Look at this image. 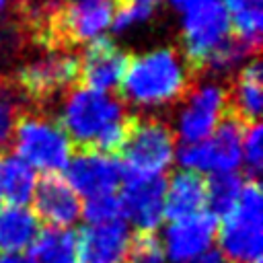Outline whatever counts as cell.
Instances as JSON below:
<instances>
[{
    "label": "cell",
    "mask_w": 263,
    "mask_h": 263,
    "mask_svg": "<svg viewBox=\"0 0 263 263\" xmlns=\"http://www.w3.org/2000/svg\"><path fill=\"white\" fill-rule=\"evenodd\" d=\"M205 210V179L193 171H177L166 181L164 208L166 220L175 222Z\"/></svg>",
    "instance_id": "e0dca14e"
},
{
    "label": "cell",
    "mask_w": 263,
    "mask_h": 263,
    "mask_svg": "<svg viewBox=\"0 0 263 263\" xmlns=\"http://www.w3.org/2000/svg\"><path fill=\"white\" fill-rule=\"evenodd\" d=\"M242 177L234 173H214L205 181V210L218 220L230 214L242 191Z\"/></svg>",
    "instance_id": "44dd1931"
},
{
    "label": "cell",
    "mask_w": 263,
    "mask_h": 263,
    "mask_svg": "<svg viewBox=\"0 0 263 263\" xmlns=\"http://www.w3.org/2000/svg\"><path fill=\"white\" fill-rule=\"evenodd\" d=\"M263 80L259 60L247 62L236 74L234 82L226 86V113L242 127L259 123L263 107Z\"/></svg>",
    "instance_id": "2e32d148"
},
{
    "label": "cell",
    "mask_w": 263,
    "mask_h": 263,
    "mask_svg": "<svg viewBox=\"0 0 263 263\" xmlns=\"http://www.w3.org/2000/svg\"><path fill=\"white\" fill-rule=\"evenodd\" d=\"M197 82L195 72L175 47H158L140 55H129L121 86V103L138 109H158L179 105Z\"/></svg>",
    "instance_id": "6da1fadb"
},
{
    "label": "cell",
    "mask_w": 263,
    "mask_h": 263,
    "mask_svg": "<svg viewBox=\"0 0 263 263\" xmlns=\"http://www.w3.org/2000/svg\"><path fill=\"white\" fill-rule=\"evenodd\" d=\"M218 238V251L226 263H263V197L259 181H245L234 210L222 218Z\"/></svg>",
    "instance_id": "5b68a950"
},
{
    "label": "cell",
    "mask_w": 263,
    "mask_h": 263,
    "mask_svg": "<svg viewBox=\"0 0 263 263\" xmlns=\"http://www.w3.org/2000/svg\"><path fill=\"white\" fill-rule=\"evenodd\" d=\"M33 214L47 228L68 230L82 218V201L60 173H43L33 193Z\"/></svg>",
    "instance_id": "4fadbf2b"
},
{
    "label": "cell",
    "mask_w": 263,
    "mask_h": 263,
    "mask_svg": "<svg viewBox=\"0 0 263 263\" xmlns=\"http://www.w3.org/2000/svg\"><path fill=\"white\" fill-rule=\"evenodd\" d=\"M66 183L84 199L115 195L123 183V166L115 156L95 150H76L66 166Z\"/></svg>",
    "instance_id": "30bf717a"
},
{
    "label": "cell",
    "mask_w": 263,
    "mask_h": 263,
    "mask_svg": "<svg viewBox=\"0 0 263 263\" xmlns=\"http://www.w3.org/2000/svg\"><path fill=\"white\" fill-rule=\"evenodd\" d=\"M242 125L234 121L228 113L220 125L197 144H183L177 158L185 171L193 173H234L240 162V142Z\"/></svg>",
    "instance_id": "9c48e42d"
},
{
    "label": "cell",
    "mask_w": 263,
    "mask_h": 263,
    "mask_svg": "<svg viewBox=\"0 0 263 263\" xmlns=\"http://www.w3.org/2000/svg\"><path fill=\"white\" fill-rule=\"evenodd\" d=\"M129 55L121 51L109 37H97L86 43L78 55L80 64V86L109 92L119 86Z\"/></svg>",
    "instance_id": "5bb4252c"
},
{
    "label": "cell",
    "mask_w": 263,
    "mask_h": 263,
    "mask_svg": "<svg viewBox=\"0 0 263 263\" xmlns=\"http://www.w3.org/2000/svg\"><path fill=\"white\" fill-rule=\"evenodd\" d=\"M164 177L123 175L121 193L117 195L121 201L123 220H129L136 230H156L164 220Z\"/></svg>",
    "instance_id": "8fae6325"
},
{
    "label": "cell",
    "mask_w": 263,
    "mask_h": 263,
    "mask_svg": "<svg viewBox=\"0 0 263 263\" xmlns=\"http://www.w3.org/2000/svg\"><path fill=\"white\" fill-rule=\"evenodd\" d=\"M129 230L125 220L84 226L76 232L78 263H121Z\"/></svg>",
    "instance_id": "9a60e30c"
},
{
    "label": "cell",
    "mask_w": 263,
    "mask_h": 263,
    "mask_svg": "<svg viewBox=\"0 0 263 263\" xmlns=\"http://www.w3.org/2000/svg\"><path fill=\"white\" fill-rule=\"evenodd\" d=\"M160 0H115V12L111 21V29L115 33H123L127 27L148 21Z\"/></svg>",
    "instance_id": "603a6c76"
},
{
    "label": "cell",
    "mask_w": 263,
    "mask_h": 263,
    "mask_svg": "<svg viewBox=\"0 0 263 263\" xmlns=\"http://www.w3.org/2000/svg\"><path fill=\"white\" fill-rule=\"evenodd\" d=\"M263 129L259 123H253L242 129V142H240V158L245 160L247 179L259 181V173L263 166V146H261Z\"/></svg>",
    "instance_id": "d4e9b609"
},
{
    "label": "cell",
    "mask_w": 263,
    "mask_h": 263,
    "mask_svg": "<svg viewBox=\"0 0 263 263\" xmlns=\"http://www.w3.org/2000/svg\"><path fill=\"white\" fill-rule=\"evenodd\" d=\"M23 109L25 107L21 103V95L8 84H0V152L10 146L12 129Z\"/></svg>",
    "instance_id": "cb8c5ba5"
},
{
    "label": "cell",
    "mask_w": 263,
    "mask_h": 263,
    "mask_svg": "<svg viewBox=\"0 0 263 263\" xmlns=\"http://www.w3.org/2000/svg\"><path fill=\"white\" fill-rule=\"evenodd\" d=\"M0 263H35L27 253H0Z\"/></svg>",
    "instance_id": "83f0119b"
},
{
    "label": "cell",
    "mask_w": 263,
    "mask_h": 263,
    "mask_svg": "<svg viewBox=\"0 0 263 263\" xmlns=\"http://www.w3.org/2000/svg\"><path fill=\"white\" fill-rule=\"evenodd\" d=\"M164 245L156 230H136L129 234L121 263H164Z\"/></svg>",
    "instance_id": "7402d4cb"
},
{
    "label": "cell",
    "mask_w": 263,
    "mask_h": 263,
    "mask_svg": "<svg viewBox=\"0 0 263 263\" xmlns=\"http://www.w3.org/2000/svg\"><path fill=\"white\" fill-rule=\"evenodd\" d=\"M80 84V64L74 51H39L27 58L14 72L12 86L21 99L29 101L33 109L47 111L51 103L64 99Z\"/></svg>",
    "instance_id": "7a4b0ae2"
},
{
    "label": "cell",
    "mask_w": 263,
    "mask_h": 263,
    "mask_svg": "<svg viewBox=\"0 0 263 263\" xmlns=\"http://www.w3.org/2000/svg\"><path fill=\"white\" fill-rule=\"evenodd\" d=\"M39 232V220L29 208H0V251L23 253Z\"/></svg>",
    "instance_id": "d6986e66"
},
{
    "label": "cell",
    "mask_w": 263,
    "mask_h": 263,
    "mask_svg": "<svg viewBox=\"0 0 263 263\" xmlns=\"http://www.w3.org/2000/svg\"><path fill=\"white\" fill-rule=\"evenodd\" d=\"M82 218L86 220L88 226H99V224L123 220L121 201L117 195H103V197L86 199L82 203Z\"/></svg>",
    "instance_id": "484cf974"
},
{
    "label": "cell",
    "mask_w": 263,
    "mask_h": 263,
    "mask_svg": "<svg viewBox=\"0 0 263 263\" xmlns=\"http://www.w3.org/2000/svg\"><path fill=\"white\" fill-rule=\"evenodd\" d=\"M27 255L35 263H78L76 232L45 226L29 245Z\"/></svg>",
    "instance_id": "ffe728a7"
},
{
    "label": "cell",
    "mask_w": 263,
    "mask_h": 263,
    "mask_svg": "<svg viewBox=\"0 0 263 263\" xmlns=\"http://www.w3.org/2000/svg\"><path fill=\"white\" fill-rule=\"evenodd\" d=\"M171 6H175L177 10H189L191 6H195L197 2H201V0H166Z\"/></svg>",
    "instance_id": "f1b7e54d"
},
{
    "label": "cell",
    "mask_w": 263,
    "mask_h": 263,
    "mask_svg": "<svg viewBox=\"0 0 263 263\" xmlns=\"http://www.w3.org/2000/svg\"><path fill=\"white\" fill-rule=\"evenodd\" d=\"M175 117V136L183 144H197L212 136L226 115V86L216 80L195 82L179 101Z\"/></svg>",
    "instance_id": "ba28073f"
},
{
    "label": "cell",
    "mask_w": 263,
    "mask_h": 263,
    "mask_svg": "<svg viewBox=\"0 0 263 263\" xmlns=\"http://www.w3.org/2000/svg\"><path fill=\"white\" fill-rule=\"evenodd\" d=\"M37 187L35 171L14 154L0 152V197L2 203L27 208Z\"/></svg>",
    "instance_id": "ac0fdd59"
},
{
    "label": "cell",
    "mask_w": 263,
    "mask_h": 263,
    "mask_svg": "<svg viewBox=\"0 0 263 263\" xmlns=\"http://www.w3.org/2000/svg\"><path fill=\"white\" fill-rule=\"evenodd\" d=\"M14 156L25 160L31 168L43 173H60L68 166L74 146L66 132L47 111L23 109L10 138Z\"/></svg>",
    "instance_id": "3957f363"
},
{
    "label": "cell",
    "mask_w": 263,
    "mask_h": 263,
    "mask_svg": "<svg viewBox=\"0 0 263 263\" xmlns=\"http://www.w3.org/2000/svg\"><path fill=\"white\" fill-rule=\"evenodd\" d=\"M127 115L119 97L78 84L64 97L58 123L76 150H90L103 132Z\"/></svg>",
    "instance_id": "277c9868"
},
{
    "label": "cell",
    "mask_w": 263,
    "mask_h": 263,
    "mask_svg": "<svg viewBox=\"0 0 263 263\" xmlns=\"http://www.w3.org/2000/svg\"><path fill=\"white\" fill-rule=\"evenodd\" d=\"M123 175L162 177L175 158V132L154 115H134L129 136L121 148Z\"/></svg>",
    "instance_id": "8992f818"
},
{
    "label": "cell",
    "mask_w": 263,
    "mask_h": 263,
    "mask_svg": "<svg viewBox=\"0 0 263 263\" xmlns=\"http://www.w3.org/2000/svg\"><path fill=\"white\" fill-rule=\"evenodd\" d=\"M220 2L226 6V10H228V12H230V10H234L238 4H242V0H220Z\"/></svg>",
    "instance_id": "f546056e"
},
{
    "label": "cell",
    "mask_w": 263,
    "mask_h": 263,
    "mask_svg": "<svg viewBox=\"0 0 263 263\" xmlns=\"http://www.w3.org/2000/svg\"><path fill=\"white\" fill-rule=\"evenodd\" d=\"M232 37L230 14L220 0H201L185 10L181 25V55L199 78L208 58Z\"/></svg>",
    "instance_id": "52a82bcc"
},
{
    "label": "cell",
    "mask_w": 263,
    "mask_h": 263,
    "mask_svg": "<svg viewBox=\"0 0 263 263\" xmlns=\"http://www.w3.org/2000/svg\"><path fill=\"white\" fill-rule=\"evenodd\" d=\"M189 263H226V261H224V257H222V253L218 249H210V251H205L203 255L195 257Z\"/></svg>",
    "instance_id": "4316f807"
},
{
    "label": "cell",
    "mask_w": 263,
    "mask_h": 263,
    "mask_svg": "<svg viewBox=\"0 0 263 263\" xmlns=\"http://www.w3.org/2000/svg\"><path fill=\"white\" fill-rule=\"evenodd\" d=\"M218 228L220 220L208 210L175 220L164 232V255L171 263H189L212 249L218 238Z\"/></svg>",
    "instance_id": "7c38bea8"
}]
</instances>
